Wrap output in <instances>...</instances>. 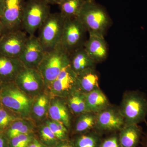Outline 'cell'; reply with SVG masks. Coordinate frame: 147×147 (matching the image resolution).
<instances>
[{"label": "cell", "instance_id": "6da1fadb", "mask_svg": "<svg viewBox=\"0 0 147 147\" xmlns=\"http://www.w3.org/2000/svg\"><path fill=\"white\" fill-rule=\"evenodd\" d=\"M77 18L89 34L104 37L111 24L108 12L94 0H86Z\"/></svg>", "mask_w": 147, "mask_h": 147}, {"label": "cell", "instance_id": "7a4b0ae2", "mask_svg": "<svg viewBox=\"0 0 147 147\" xmlns=\"http://www.w3.org/2000/svg\"><path fill=\"white\" fill-rule=\"evenodd\" d=\"M124 121V125L138 124L147 115V98L139 92H127L119 107Z\"/></svg>", "mask_w": 147, "mask_h": 147}, {"label": "cell", "instance_id": "3957f363", "mask_svg": "<svg viewBox=\"0 0 147 147\" xmlns=\"http://www.w3.org/2000/svg\"><path fill=\"white\" fill-rule=\"evenodd\" d=\"M69 63V55L59 44L45 53L37 69L42 74L45 86H49L61 71Z\"/></svg>", "mask_w": 147, "mask_h": 147}, {"label": "cell", "instance_id": "277c9868", "mask_svg": "<svg viewBox=\"0 0 147 147\" xmlns=\"http://www.w3.org/2000/svg\"><path fill=\"white\" fill-rule=\"evenodd\" d=\"M46 0H27L24 5L22 28L29 36L34 35L50 14Z\"/></svg>", "mask_w": 147, "mask_h": 147}, {"label": "cell", "instance_id": "5b68a950", "mask_svg": "<svg viewBox=\"0 0 147 147\" xmlns=\"http://www.w3.org/2000/svg\"><path fill=\"white\" fill-rule=\"evenodd\" d=\"M65 18L60 12L50 13L38 30V40L45 53L60 44Z\"/></svg>", "mask_w": 147, "mask_h": 147}, {"label": "cell", "instance_id": "8992f818", "mask_svg": "<svg viewBox=\"0 0 147 147\" xmlns=\"http://www.w3.org/2000/svg\"><path fill=\"white\" fill-rule=\"evenodd\" d=\"M0 91V100L3 106L22 115H28L31 100L14 82L3 84Z\"/></svg>", "mask_w": 147, "mask_h": 147}, {"label": "cell", "instance_id": "52a82bcc", "mask_svg": "<svg viewBox=\"0 0 147 147\" xmlns=\"http://www.w3.org/2000/svg\"><path fill=\"white\" fill-rule=\"evenodd\" d=\"M86 30L77 17L65 18L60 44L69 55L84 47Z\"/></svg>", "mask_w": 147, "mask_h": 147}, {"label": "cell", "instance_id": "ba28073f", "mask_svg": "<svg viewBox=\"0 0 147 147\" xmlns=\"http://www.w3.org/2000/svg\"><path fill=\"white\" fill-rule=\"evenodd\" d=\"M25 0H5L3 11L0 21L3 33L22 30Z\"/></svg>", "mask_w": 147, "mask_h": 147}, {"label": "cell", "instance_id": "9c48e42d", "mask_svg": "<svg viewBox=\"0 0 147 147\" xmlns=\"http://www.w3.org/2000/svg\"><path fill=\"white\" fill-rule=\"evenodd\" d=\"M124 125V121L119 110L111 105L96 114L94 130L102 134L119 131Z\"/></svg>", "mask_w": 147, "mask_h": 147}, {"label": "cell", "instance_id": "30bf717a", "mask_svg": "<svg viewBox=\"0 0 147 147\" xmlns=\"http://www.w3.org/2000/svg\"><path fill=\"white\" fill-rule=\"evenodd\" d=\"M13 82L21 90L30 95L37 94L45 86L42 74L37 69L24 67Z\"/></svg>", "mask_w": 147, "mask_h": 147}, {"label": "cell", "instance_id": "8fae6325", "mask_svg": "<svg viewBox=\"0 0 147 147\" xmlns=\"http://www.w3.org/2000/svg\"><path fill=\"white\" fill-rule=\"evenodd\" d=\"M27 33L22 30L3 34L0 37V55L11 58H18L26 42Z\"/></svg>", "mask_w": 147, "mask_h": 147}, {"label": "cell", "instance_id": "7c38bea8", "mask_svg": "<svg viewBox=\"0 0 147 147\" xmlns=\"http://www.w3.org/2000/svg\"><path fill=\"white\" fill-rule=\"evenodd\" d=\"M45 53L38 37L29 36L18 59L25 67L37 69Z\"/></svg>", "mask_w": 147, "mask_h": 147}, {"label": "cell", "instance_id": "4fadbf2b", "mask_svg": "<svg viewBox=\"0 0 147 147\" xmlns=\"http://www.w3.org/2000/svg\"><path fill=\"white\" fill-rule=\"evenodd\" d=\"M76 82L77 74L68 65L61 70L57 79L50 84L49 86L55 91L64 94H70L76 89Z\"/></svg>", "mask_w": 147, "mask_h": 147}, {"label": "cell", "instance_id": "5bb4252c", "mask_svg": "<svg viewBox=\"0 0 147 147\" xmlns=\"http://www.w3.org/2000/svg\"><path fill=\"white\" fill-rule=\"evenodd\" d=\"M24 67L18 58L0 55V82L3 84L14 82L18 74Z\"/></svg>", "mask_w": 147, "mask_h": 147}, {"label": "cell", "instance_id": "9a60e30c", "mask_svg": "<svg viewBox=\"0 0 147 147\" xmlns=\"http://www.w3.org/2000/svg\"><path fill=\"white\" fill-rule=\"evenodd\" d=\"M84 48L88 55L96 63L105 61L108 56V46L104 37L89 34Z\"/></svg>", "mask_w": 147, "mask_h": 147}, {"label": "cell", "instance_id": "2e32d148", "mask_svg": "<svg viewBox=\"0 0 147 147\" xmlns=\"http://www.w3.org/2000/svg\"><path fill=\"white\" fill-rule=\"evenodd\" d=\"M96 63L86 52L84 47L69 55V63L72 70L78 74L87 69L95 68Z\"/></svg>", "mask_w": 147, "mask_h": 147}, {"label": "cell", "instance_id": "e0dca14e", "mask_svg": "<svg viewBox=\"0 0 147 147\" xmlns=\"http://www.w3.org/2000/svg\"><path fill=\"white\" fill-rule=\"evenodd\" d=\"M142 133V129L138 124L124 125L118 133L121 147H137Z\"/></svg>", "mask_w": 147, "mask_h": 147}, {"label": "cell", "instance_id": "ac0fdd59", "mask_svg": "<svg viewBox=\"0 0 147 147\" xmlns=\"http://www.w3.org/2000/svg\"><path fill=\"white\" fill-rule=\"evenodd\" d=\"M99 88V77L95 68L77 74L76 89L79 91L86 94Z\"/></svg>", "mask_w": 147, "mask_h": 147}, {"label": "cell", "instance_id": "d6986e66", "mask_svg": "<svg viewBox=\"0 0 147 147\" xmlns=\"http://www.w3.org/2000/svg\"><path fill=\"white\" fill-rule=\"evenodd\" d=\"M87 112L97 113L110 105L108 98L99 88L86 94Z\"/></svg>", "mask_w": 147, "mask_h": 147}, {"label": "cell", "instance_id": "ffe728a7", "mask_svg": "<svg viewBox=\"0 0 147 147\" xmlns=\"http://www.w3.org/2000/svg\"><path fill=\"white\" fill-rule=\"evenodd\" d=\"M49 115L54 120L61 122L67 128L70 125V118L69 112L66 105L63 101L57 100L50 105L49 110Z\"/></svg>", "mask_w": 147, "mask_h": 147}, {"label": "cell", "instance_id": "44dd1931", "mask_svg": "<svg viewBox=\"0 0 147 147\" xmlns=\"http://www.w3.org/2000/svg\"><path fill=\"white\" fill-rule=\"evenodd\" d=\"M86 0H63L58 5L60 13L65 18H76Z\"/></svg>", "mask_w": 147, "mask_h": 147}, {"label": "cell", "instance_id": "7402d4cb", "mask_svg": "<svg viewBox=\"0 0 147 147\" xmlns=\"http://www.w3.org/2000/svg\"><path fill=\"white\" fill-rule=\"evenodd\" d=\"M102 139V134L93 130L82 133L74 144L75 147H100Z\"/></svg>", "mask_w": 147, "mask_h": 147}, {"label": "cell", "instance_id": "603a6c76", "mask_svg": "<svg viewBox=\"0 0 147 147\" xmlns=\"http://www.w3.org/2000/svg\"><path fill=\"white\" fill-rule=\"evenodd\" d=\"M97 113L86 112L82 113L75 125V130L78 133H84L94 130Z\"/></svg>", "mask_w": 147, "mask_h": 147}, {"label": "cell", "instance_id": "cb8c5ba5", "mask_svg": "<svg viewBox=\"0 0 147 147\" xmlns=\"http://www.w3.org/2000/svg\"><path fill=\"white\" fill-rule=\"evenodd\" d=\"M70 95L71 96L69 99V105L71 111L76 114L86 112V94L76 89Z\"/></svg>", "mask_w": 147, "mask_h": 147}, {"label": "cell", "instance_id": "d4e9b609", "mask_svg": "<svg viewBox=\"0 0 147 147\" xmlns=\"http://www.w3.org/2000/svg\"><path fill=\"white\" fill-rule=\"evenodd\" d=\"M47 126L55 134L56 138L61 140L66 139L67 128L61 122H50L48 123Z\"/></svg>", "mask_w": 147, "mask_h": 147}, {"label": "cell", "instance_id": "484cf974", "mask_svg": "<svg viewBox=\"0 0 147 147\" xmlns=\"http://www.w3.org/2000/svg\"><path fill=\"white\" fill-rule=\"evenodd\" d=\"M28 131V126L24 124L23 122L19 121L16 122L11 125L7 131V134L11 139L20 134H26Z\"/></svg>", "mask_w": 147, "mask_h": 147}, {"label": "cell", "instance_id": "4316f807", "mask_svg": "<svg viewBox=\"0 0 147 147\" xmlns=\"http://www.w3.org/2000/svg\"><path fill=\"white\" fill-rule=\"evenodd\" d=\"M48 102L47 98L42 96L38 98L33 106V111L38 117H41L45 115Z\"/></svg>", "mask_w": 147, "mask_h": 147}, {"label": "cell", "instance_id": "83f0119b", "mask_svg": "<svg viewBox=\"0 0 147 147\" xmlns=\"http://www.w3.org/2000/svg\"><path fill=\"white\" fill-rule=\"evenodd\" d=\"M100 147H121L118 133L115 132L109 137L102 139Z\"/></svg>", "mask_w": 147, "mask_h": 147}, {"label": "cell", "instance_id": "f1b7e54d", "mask_svg": "<svg viewBox=\"0 0 147 147\" xmlns=\"http://www.w3.org/2000/svg\"><path fill=\"white\" fill-rule=\"evenodd\" d=\"M13 120V117L10 115L5 110L0 109V128H5Z\"/></svg>", "mask_w": 147, "mask_h": 147}, {"label": "cell", "instance_id": "f546056e", "mask_svg": "<svg viewBox=\"0 0 147 147\" xmlns=\"http://www.w3.org/2000/svg\"><path fill=\"white\" fill-rule=\"evenodd\" d=\"M42 139L46 141H52L55 139V134H53L48 126L44 127L41 131Z\"/></svg>", "mask_w": 147, "mask_h": 147}, {"label": "cell", "instance_id": "4dcf8cb0", "mask_svg": "<svg viewBox=\"0 0 147 147\" xmlns=\"http://www.w3.org/2000/svg\"><path fill=\"white\" fill-rule=\"evenodd\" d=\"M11 147H27L17 136L11 138Z\"/></svg>", "mask_w": 147, "mask_h": 147}, {"label": "cell", "instance_id": "1f68e13d", "mask_svg": "<svg viewBox=\"0 0 147 147\" xmlns=\"http://www.w3.org/2000/svg\"><path fill=\"white\" fill-rule=\"evenodd\" d=\"M17 136L21 140V142H23L24 144L27 147L29 143L30 142V137L26 134H20L17 135Z\"/></svg>", "mask_w": 147, "mask_h": 147}, {"label": "cell", "instance_id": "d6a6232c", "mask_svg": "<svg viewBox=\"0 0 147 147\" xmlns=\"http://www.w3.org/2000/svg\"><path fill=\"white\" fill-rule=\"evenodd\" d=\"M5 6V0H0V18L2 15Z\"/></svg>", "mask_w": 147, "mask_h": 147}, {"label": "cell", "instance_id": "836d02e7", "mask_svg": "<svg viewBox=\"0 0 147 147\" xmlns=\"http://www.w3.org/2000/svg\"><path fill=\"white\" fill-rule=\"evenodd\" d=\"M58 147H75L74 144L69 142H65Z\"/></svg>", "mask_w": 147, "mask_h": 147}, {"label": "cell", "instance_id": "e575fe53", "mask_svg": "<svg viewBox=\"0 0 147 147\" xmlns=\"http://www.w3.org/2000/svg\"><path fill=\"white\" fill-rule=\"evenodd\" d=\"M63 0H46L49 4L59 5Z\"/></svg>", "mask_w": 147, "mask_h": 147}, {"label": "cell", "instance_id": "d590c367", "mask_svg": "<svg viewBox=\"0 0 147 147\" xmlns=\"http://www.w3.org/2000/svg\"><path fill=\"white\" fill-rule=\"evenodd\" d=\"M142 147H147V132L142 140Z\"/></svg>", "mask_w": 147, "mask_h": 147}, {"label": "cell", "instance_id": "8d00e7d4", "mask_svg": "<svg viewBox=\"0 0 147 147\" xmlns=\"http://www.w3.org/2000/svg\"><path fill=\"white\" fill-rule=\"evenodd\" d=\"M5 140L2 137H0V147H5Z\"/></svg>", "mask_w": 147, "mask_h": 147}, {"label": "cell", "instance_id": "74e56055", "mask_svg": "<svg viewBox=\"0 0 147 147\" xmlns=\"http://www.w3.org/2000/svg\"><path fill=\"white\" fill-rule=\"evenodd\" d=\"M27 147H43L42 146V145L40 144H38V143L37 142H34V143L32 144H31L29 146H28Z\"/></svg>", "mask_w": 147, "mask_h": 147}, {"label": "cell", "instance_id": "f35d334b", "mask_svg": "<svg viewBox=\"0 0 147 147\" xmlns=\"http://www.w3.org/2000/svg\"><path fill=\"white\" fill-rule=\"evenodd\" d=\"M3 33V28L1 22V21H0V37L1 36Z\"/></svg>", "mask_w": 147, "mask_h": 147}, {"label": "cell", "instance_id": "ab89813d", "mask_svg": "<svg viewBox=\"0 0 147 147\" xmlns=\"http://www.w3.org/2000/svg\"><path fill=\"white\" fill-rule=\"evenodd\" d=\"M2 85V84L0 82V89H1V88Z\"/></svg>", "mask_w": 147, "mask_h": 147}]
</instances>
